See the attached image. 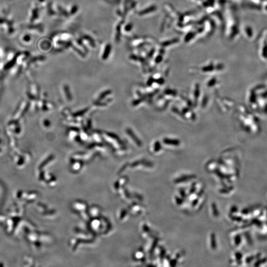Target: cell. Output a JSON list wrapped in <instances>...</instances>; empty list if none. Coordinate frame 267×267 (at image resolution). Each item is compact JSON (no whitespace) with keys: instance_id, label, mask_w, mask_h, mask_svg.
I'll return each instance as SVG.
<instances>
[{"instance_id":"cell-6","label":"cell","mask_w":267,"mask_h":267,"mask_svg":"<svg viewBox=\"0 0 267 267\" xmlns=\"http://www.w3.org/2000/svg\"><path fill=\"white\" fill-rule=\"evenodd\" d=\"M120 25H118L117 27V32L116 38V40L118 41L120 39Z\"/></svg>"},{"instance_id":"cell-2","label":"cell","mask_w":267,"mask_h":267,"mask_svg":"<svg viewBox=\"0 0 267 267\" xmlns=\"http://www.w3.org/2000/svg\"><path fill=\"white\" fill-rule=\"evenodd\" d=\"M126 132H127L128 134L129 135V136H130V137H131L132 139L135 142H136L138 145V144L139 145H140V143L139 141H138V139L137 138L136 136H135V135L134 134L133 131H132L131 129H126Z\"/></svg>"},{"instance_id":"cell-1","label":"cell","mask_w":267,"mask_h":267,"mask_svg":"<svg viewBox=\"0 0 267 267\" xmlns=\"http://www.w3.org/2000/svg\"><path fill=\"white\" fill-rule=\"evenodd\" d=\"M111 46L110 44H108L106 46V48L104 50V52L102 55V58L103 59H107L108 56L110 55V52H111Z\"/></svg>"},{"instance_id":"cell-8","label":"cell","mask_w":267,"mask_h":267,"mask_svg":"<svg viewBox=\"0 0 267 267\" xmlns=\"http://www.w3.org/2000/svg\"><path fill=\"white\" fill-rule=\"evenodd\" d=\"M77 9H78V7H77L76 5H74V7H73L71 11V13H72V14H73L74 13H76L77 11Z\"/></svg>"},{"instance_id":"cell-9","label":"cell","mask_w":267,"mask_h":267,"mask_svg":"<svg viewBox=\"0 0 267 267\" xmlns=\"http://www.w3.org/2000/svg\"><path fill=\"white\" fill-rule=\"evenodd\" d=\"M108 135L111 138H112L115 139H118V137L117 136H116L114 134H112V133H108Z\"/></svg>"},{"instance_id":"cell-4","label":"cell","mask_w":267,"mask_h":267,"mask_svg":"<svg viewBox=\"0 0 267 267\" xmlns=\"http://www.w3.org/2000/svg\"><path fill=\"white\" fill-rule=\"evenodd\" d=\"M88 108H85L84 110H81L80 111H78L76 113H74L73 114L74 116L77 117L82 116L85 113H86V112L88 111Z\"/></svg>"},{"instance_id":"cell-3","label":"cell","mask_w":267,"mask_h":267,"mask_svg":"<svg viewBox=\"0 0 267 267\" xmlns=\"http://www.w3.org/2000/svg\"><path fill=\"white\" fill-rule=\"evenodd\" d=\"M64 90H65V95H66L67 99H68V100L70 101L72 100V96L71 95V93H70L69 88L67 85H65L64 86Z\"/></svg>"},{"instance_id":"cell-5","label":"cell","mask_w":267,"mask_h":267,"mask_svg":"<svg viewBox=\"0 0 267 267\" xmlns=\"http://www.w3.org/2000/svg\"><path fill=\"white\" fill-rule=\"evenodd\" d=\"M110 93H111V91H110V90H108V91H104V92L102 93V94H100V96L99 99H98L97 101L98 102L99 100H102V99L104 98V97H106V96L109 95Z\"/></svg>"},{"instance_id":"cell-7","label":"cell","mask_w":267,"mask_h":267,"mask_svg":"<svg viewBox=\"0 0 267 267\" xmlns=\"http://www.w3.org/2000/svg\"><path fill=\"white\" fill-rule=\"evenodd\" d=\"M132 28V25L131 24H129L128 25H126L125 28V29L126 31H128L131 30V29Z\"/></svg>"}]
</instances>
